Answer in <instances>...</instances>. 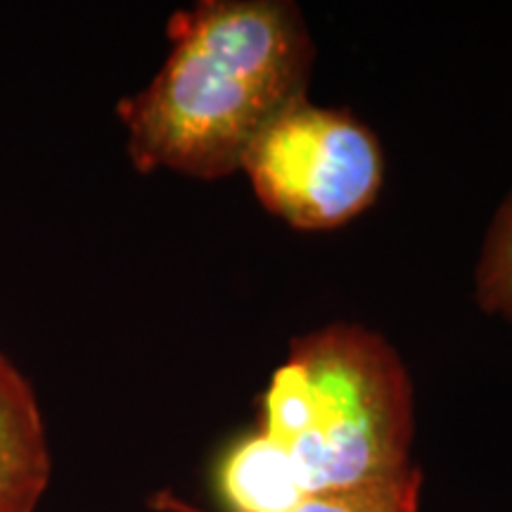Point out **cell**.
I'll use <instances>...</instances> for the list:
<instances>
[{"label":"cell","mask_w":512,"mask_h":512,"mask_svg":"<svg viewBox=\"0 0 512 512\" xmlns=\"http://www.w3.org/2000/svg\"><path fill=\"white\" fill-rule=\"evenodd\" d=\"M261 432L290 451L309 496L387 482L413 467L411 380L375 332H309L268 384Z\"/></svg>","instance_id":"cell-2"},{"label":"cell","mask_w":512,"mask_h":512,"mask_svg":"<svg viewBox=\"0 0 512 512\" xmlns=\"http://www.w3.org/2000/svg\"><path fill=\"white\" fill-rule=\"evenodd\" d=\"M53 456L31 382L0 351V512H36Z\"/></svg>","instance_id":"cell-4"},{"label":"cell","mask_w":512,"mask_h":512,"mask_svg":"<svg viewBox=\"0 0 512 512\" xmlns=\"http://www.w3.org/2000/svg\"><path fill=\"white\" fill-rule=\"evenodd\" d=\"M422 472L411 467L406 475L356 489L311 494L292 512H420ZM157 508L174 512H200L171 496H159Z\"/></svg>","instance_id":"cell-6"},{"label":"cell","mask_w":512,"mask_h":512,"mask_svg":"<svg viewBox=\"0 0 512 512\" xmlns=\"http://www.w3.org/2000/svg\"><path fill=\"white\" fill-rule=\"evenodd\" d=\"M242 171L271 214L294 228L328 230L375 202L384 157L366 124L304 98L261 133Z\"/></svg>","instance_id":"cell-3"},{"label":"cell","mask_w":512,"mask_h":512,"mask_svg":"<svg viewBox=\"0 0 512 512\" xmlns=\"http://www.w3.org/2000/svg\"><path fill=\"white\" fill-rule=\"evenodd\" d=\"M216 482L233 512H292L309 496L290 451L261 430L228 448Z\"/></svg>","instance_id":"cell-5"},{"label":"cell","mask_w":512,"mask_h":512,"mask_svg":"<svg viewBox=\"0 0 512 512\" xmlns=\"http://www.w3.org/2000/svg\"><path fill=\"white\" fill-rule=\"evenodd\" d=\"M477 299L484 311L512 323V195L498 209L477 266Z\"/></svg>","instance_id":"cell-7"},{"label":"cell","mask_w":512,"mask_h":512,"mask_svg":"<svg viewBox=\"0 0 512 512\" xmlns=\"http://www.w3.org/2000/svg\"><path fill=\"white\" fill-rule=\"evenodd\" d=\"M169 55L143 91L121 100L133 166L216 181L306 98L313 43L297 5L204 0L169 19Z\"/></svg>","instance_id":"cell-1"}]
</instances>
